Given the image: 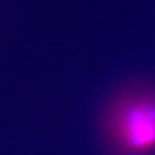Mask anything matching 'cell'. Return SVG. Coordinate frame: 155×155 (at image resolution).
I'll return each instance as SVG.
<instances>
[{
    "instance_id": "1",
    "label": "cell",
    "mask_w": 155,
    "mask_h": 155,
    "mask_svg": "<svg viewBox=\"0 0 155 155\" xmlns=\"http://www.w3.org/2000/svg\"><path fill=\"white\" fill-rule=\"evenodd\" d=\"M102 128L114 155H155V90L133 87L114 97Z\"/></svg>"
}]
</instances>
